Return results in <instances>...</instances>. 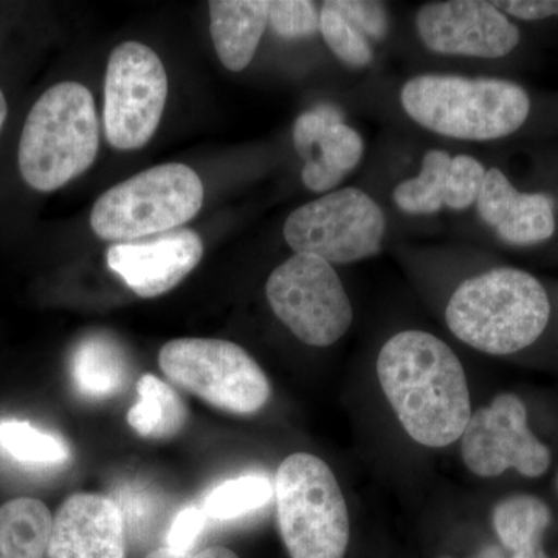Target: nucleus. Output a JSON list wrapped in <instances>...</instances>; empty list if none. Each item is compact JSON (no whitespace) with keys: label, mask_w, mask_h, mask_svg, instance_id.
<instances>
[{"label":"nucleus","mask_w":558,"mask_h":558,"mask_svg":"<svg viewBox=\"0 0 558 558\" xmlns=\"http://www.w3.org/2000/svg\"><path fill=\"white\" fill-rule=\"evenodd\" d=\"M377 377L403 429L442 449L461 438L472 416L468 377L453 349L424 330H403L380 349Z\"/></svg>","instance_id":"nucleus-1"},{"label":"nucleus","mask_w":558,"mask_h":558,"mask_svg":"<svg viewBox=\"0 0 558 558\" xmlns=\"http://www.w3.org/2000/svg\"><path fill=\"white\" fill-rule=\"evenodd\" d=\"M550 318L548 292L527 271L501 267L465 279L447 304V325L469 347L490 355L523 351Z\"/></svg>","instance_id":"nucleus-2"},{"label":"nucleus","mask_w":558,"mask_h":558,"mask_svg":"<svg viewBox=\"0 0 558 558\" xmlns=\"http://www.w3.org/2000/svg\"><path fill=\"white\" fill-rule=\"evenodd\" d=\"M100 149L94 95L75 81L54 84L33 105L22 128L17 163L22 179L51 193L84 174Z\"/></svg>","instance_id":"nucleus-3"},{"label":"nucleus","mask_w":558,"mask_h":558,"mask_svg":"<svg viewBox=\"0 0 558 558\" xmlns=\"http://www.w3.org/2000/svg\"><path fill=\"white\" fill-rule=\"evenodd\" d=\"M400 102L410 119L428 131L472 142L508 137L531 112L526 90L499 78L421 75L407 81Z\"/></svg>","instance_id":"nucleus-4"},{"label":"nucleus","mask_w":558,"mask_h":558,"mask_svg":"<svg viewBox=\"0 0 558 558\" xmlns=\"http://www.w3.org/2000/svg\"><path fill=\"white\" fill-rule=\"evenodd\" d=\"M279 534L292 558H343L351 529L347 499L323 459L293 453L274 484Z\"/></svg>","instance_id":"nucleus-5"},{"label":"nucleus","mask_w":558,"mask_h":558,"mask_svg":"<svg viewBox=\"0 0 558 558\" xmlns=\"http://www.w3.org/2000/svg\"><path fill=\"white\" fill-rule=\"evenodd\" d=\"M204 204L199 175L182 163L142 171L95 202L90 227L105 241L131 242L167 233L193 219Z\"/></svg>","instance_id":"nucleus-6"},{"label":"nucleus","mask_w":558,"mask_h":558,"mask_svg":"<svg viewBox=\"0 0 558 558\" xmlns=\"http://www.w3.org/2000/svg\"><path fill=\"white\" fill-rule=\"evenodd\" d=\"M159 365L171 384L226 413L248 416L270 399L266 373L233 341L171 340L161 348Z\"/></svg>","instance_id":"nucleus-7"},{"label":"nucleus","mask_w":558,"mask_h":558,"mask_svg":"<svg viewBox=\"0 0 558 558\" xmlns=\"http://www.w3.org/2000/svg\"><path fill=\"white\" fill-rule=\"evenodd\" d=\"M387 218L365 191L343 189L290 213L284 240L299 255L333 264L373 258L380 252Z\"/></svg>","instance_id":"nucleus-8"},{"label":"nucleus","mask_w":558,"mask_h":558,"mask_svg":"<svg viewBox=\"0 0 558 558\" xmlns=\"http://www.w3.org/2000/svg\"><path fill=\"white\" fill-rule=\"evenodd\" d=\"M266 295L275 315L310 347H332L354 318L339 275L317 256L295 253L282 263L267 279Z\"/></svg>","instance_id":"nucleus-9"},{"label":"nucleus","mask_w":558,"mask_h":558,"mask_svg":"<svg viewBox=\"0 0 558 558\" xmlns=\"http://www.w3.org/2000/svg\"><path fill=\"white\" fill-rule=\"evenodd\" d=\"M168 98V75L159 54L142 43H123L110 53L105 83V131L113 148L148 145Z\"/></svg>","instance_id":"nucleus-10"},{"label":"nucleus","mask_w":558,"mask_h":558,"mask_svg":"<svg viewBox=\"0 0 558 558\" xmlns=\"http://www.w3.org/2000/svg\"><path fill=\"white\" fill-rule=\"evenodd\" d=\"M461 439L462 459L481 478H495L509 469L539 478L553 462L549 447L529 428L526 405L513 392H501L476 410Z\"/></svg>","instance_id":"nucleus-11"},{"label":"nucleus","mask_w":558,"mask_h":558,"mask_svg":"<svg viewBox=\"0 0 558 558\" xmlns=\"http://www.w3.org/2000/svg\"><path fill=\"white\" fill-rule=\"evenodd\" d=\"M418 38L428 50L449 57L502 58L520 43V31L494 2L447 0L417 11Z\"/></svg>","instance_id":"nucleus-12"},{"label":"nucleus","mask_w":558,"mask_h":558,"mask_svg":"<svg viewBox=\"0 0 558 558\" xmlns=\"http://www.w3.org/2000/svg\"><path fill=\"white\" fill-rule=\"evenodd\" d=\"M202 256L204 244L199 234L185 229L148 241L112 245L108 264L132 292L142 299H156L189 277Z\"/></svg>","instance_id":"nucleus-13"},{"label":"nucleus","mask_w":558,"mask_h":558,"mask_svg":"<svg viewBox=\"0 0 558 558\" xmlns=\"http://www.w3.org/2000/svg\"><path fill=\"white\" fill-rule=\"evenodd\" d=\"M123 512L105 495L75 494L53 515L46 558H126Z\"/></svg>","instance_id":"nucleus-14"},{"label":"nucleus","mask_w":558,"mask_h":558,"mask_svg":"<svg viewBox=\"0 0 558 558\" xmlns=\"http://www.w3.org/2000/svg\"><path fill=\"white\" fill-rule=\"evenodd\" d=\"M293 145L304 160L303 179L307 190L328 193L362 161V135L344 123L332 106L301 113L293 124Z\"/></svg>","instance_id":"nucleus-15"},{"label":"nucleus","mask_w":558,"mask_h":558,"mask_svg":"<svg viewBox=\"0 0 558 558\" xmlns=\"http://www.w3.org/2000/svg\"><path fill=\"white\" fill-rule=\"evenodd\" d=\"M486 171L468 154L451 157L447 150L432 149L422 159L418 175L399 183L392 199L409 215H433L446 207L462 211L476 205Z\"/></svg>","instance_id":"nucleus-16"},{"label":"nucleus","mask_w":558,"mask_h":558,"mask_svg":"<svg viewBox=\"0 0 558 558\" xmlns=\"http://www.w3.org/2000/svg\"><path fill=\"white\" fill-rule=\"evenodd\" d=\"M476 209L481 220L499 240L515 247L548 241L556 231L554 205L542 193H520L498 168L484 175Z\"/></svg>","instance_id":"nucleus-17"},{"label":"nucleus","mask_w":558,"mask_h":558,"mask_svg":"<svg viewBox=\"0 0 558 558\" xmlns=\"http://www.w3.org/2000/svg\"><path fill=\"white\" fill-rule=\"evenodd\" d=\"M269 25L266 0H213L209 33L220 62L230 72L247 69Z\"/></svg>","instance_id":"nucleus-18"},{"label":"nucleus","mask_w":558,"mask_h":558,"mask_svg":"<svg viewBox=\"0 0 558 558\" xmlns=\"http://www.w3.org/2000/svg\"><path fill=\"white\" fill-rule=\"evenodd\" d=\"M130 366L124 349L109 336L86 337L72 357L73 384L89 399L116 396L128 381Z\"/></svg>","instance_id":"nucleus-19"},{"label":"nucleus","mask_w":558,"mask_h":558,"mask_svg":"<svg viewBox=\"0 0 558 558\" xmlns=\"http://www.w3.org/2000/svg\"><path fill=\"white\" fill-rule=\"evenodd\" d=\"M53 515L43 501L16 498L0 506V558H46Z\"/></svg>","instance_id":"nucleus-20"},{"label":"nucleus","mask_w":558,"mask_h":558,"mask_svg":"<svg viewBox=\"0 0 558 558\" xmlns=\"http://www.w3.org/2000/svg\"><path fill=\"white\" fill-rule=\"evenodd\" d=\"M138 400L128 411V424L137 435L150 439H170L186 424V407L167 381L143 374L137 381Z\"/></svg>","instance_id":"nucleus-21"},{"label":"nucleus","mask_w":558,"mask_h":558,"mask_svg":"<svg viewBox=\"0 0 558 558\" xmlns=\"http://www.w3.org/2000/svg\"><path fill=\"white\" fill-rule=\"evenodd\" d=\"M553 512L542 498L512 495L501 499L494 509V527L499 542L512 554L543 548Z\"/></svg>","instance_id":"nucleus-22"},{"label":"nucleus","mask_w":558,"mask_h":558,"mask_svg":"<svg viewBox=\"0 0 558 558\" xmlns=\"http://www.w3.org/2000/svg\"><path fill=\"white\" fill-rule=\"evenodd\" d=\"M274 497V484L266 476L245 475L216 487L202 509L208 519L230 521L264 508Z\"/></svg>","instance_id":"nucleus-23"},{"label":"nucleus","mask_w":558,"mask_h":558,"mask_svg":"<svg viewBox=\"0 0 558 558\" xmlns=\"http://www.w3.org/2000/svg\"><path fill=\"white\" fill-rule=\"evenodd\" d=\"M0 449L24 464H61L69 458L68 446L60 438L14 418L0 422Z\"/></svg>","instance_id":"nucleus-24"},{"label":"nucleus","mask_w":558,"mask_h":558,"mask_svg":"<svg viewBox=\"0 0 558 558\" xmlns=\"http://www.w3.org/2000/svg\"><path fill=\"white\" fill-rule=\"evenodd\" d=\"M319 33L332 53L344 64L360 69L373 61L368 39L347 17L341 16L330 2L323 3L319 10Z\"/></svg>","instance_id":"nucleus-25"},{"label":"nucleus","mask_w":558,"mask_h":558,"mask_svg":"<svg viewBox=\"0 0 558 558\" xmlns=\"http://www.w3.org/2000/svg\"><path fill=\"white\" fill-rule=\"evenodd\" d=\"M269 25L281 38H307L319 32V10L310 0H274Z\"/></svg>","instance_id":"nucleus-26"},{"label":"nucleus","mask_w":558,"mask_h":558,"mask_svg":"<svg viewBox=\"0 0 558 558\" xmlns=\"http://www.w3.org/2000/svg\"><path fill=\"white\" fill-rule=\"evenodd\" d=\"M341 16L347 17L363 36L384 39L388 33V14L384 3L373 0H329Z\"/></svg>","instance_id":"nucleus-27"},{"label":"nucleus","mask_w":558,"mask_h":558,"mask_svg":"<svg viewBox=\"0 0 558 558\" xmlns=\"http://www.w3.org/2000/svg\"><path fill=\"white\" fill-rule=\"evenodd\" d=\"M207 520L208 517L204 509L196 508V506L180 510L168 531L167 548L180 554L191 553L207 526Z\"/></svg>","instance_id":"nucleus-28"},{"label":"nucleus","mask_w":558,"mask_h":558,"mask_svg":"<svg viewBox=\"0 0 558 558\" xmlns=\"http://www.w3.org/2000/svg\"><path fill=\"white\" fill-rule=\"evenodd\" d=\"M506 16L523 21H542L546 17L558 16V0H508L494 2Z\"/></svg>","instance_id":"nucleus-29"},{"label":"nucleus","mask_w":558,"mask_h":558,"mask_svg":"<svg viewBox=\"0 0 558 558\" xmlns=\"http://www.w3.org/2000/svg\"><path fill=\"white\" fill-rule=\"evenodd\" d=\"M145 558H240L238 554L223 546H211V548L202 549L199 553H174L170 548H159L149 553Z\"/></svg>","instance_id":"nucleus-30"},{"label":"nucleus","mask_w":558,"mask_h":558,"mask_svg":"<svg viewBox=\"0 0 558 558\" xmlns=\"http://www.w3.org/2000/svg\"><path fill=\"white\" fill-rule=\"evenodd\" d=\"M512 558H549L548 554L545 553V549H532L526 550V553L512 554Z\"/></svg>","instance_id":"nucleus-31"},{"label":"nucleus","mask_w":558,"mask_h":558,"mask_svg":"<svg viewBox=\"0 0 558 558\" xmlns=\"http://www.w3.org/2000/svg\"><path fill=\"white\" fill-rule=\"evenodd\" d=\"M7 116H9V105H7L5 95H3L2 89H0V131H2Z\"/></svg>","instance_id":"nucleus-32"},{"label":"nucleus","mask_w":558,"mask_h":558,"mask_svg":"<svg viewBox=\"0 0 558 558\" xmlns=\"http://www.w3.org/2000/svg\"><path fill=\"white\" fill-rule=\"evenodd\" d=\"M476 558H505V556H502L501 550L497 548H488L483 550V553H481Z\"/></svg>","instance_id":"nucleus-33"},{"label":"nucleus","mask_w":558,"mask_h":558,"mask_svg":"<svg viewBox=\"0 0 558 558\" xmlns=\"http://www.w3.org/2000/svg\"><path fill=\"white\" fill-rule=\"evenodd\" d=\"M557 490H558V475H557Z\"/></svg>","instance_id":"nucleus-34"},{"label":"nucleus","mask_w":558,"mask_h":558,"mask_svg":"<svg viewBox=\"0 0 558 558\" xmlns=\"http://www.w3.org/2000/svg\"><path fill=\"white\" fill-rule=\"evenodd\" d=\"M440 558H451V557H440Z\"/></svg>","instance_id":"nucleus-35"}]
</instances>
